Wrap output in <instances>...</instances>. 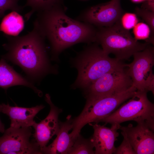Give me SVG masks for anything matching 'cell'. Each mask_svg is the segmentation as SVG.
Returning a JSON list of instances; mask_svg holds the SVG:
<instances>
[{
    "mask_svg": "<svg viewBox=\"0 0 154 154\" xmlns=\"http://www.w3.org/2000/svg\"><path fill=\"white\" fill-rule=\"evenodd\" d=\"M72 119L69 115L65 121H59V130L56 137L51 143L41 150L42 154H68L74 143L69 133L72 128Z\"/></svg>",
    "mask_w": 154,
    "mask_h": 154,
    "instance_id": "15",
    "label": "cell"
},
{
    "mask_svg": "<svg viewBox=\"0 0 154 154\" xmlns=\"http://www.w3.org/2000/svg\"><path fill=\"white\" fill-rule=\"evenodd\" d=\"M132 1L134 2L138 3L142 1H145L147 0H131Z\"/></svg>",
    "mask_w": 154,
    "mask_h": 154,
    "instance_id": "27",
    "label": "cell"
},
{
    "mask_svg": "<svg viewBox=\"0 0 154 154\" xmlns=\"http://www.w3.org/2000/svg\"><path fill=\"white\" fill-rule=\"evenodd\" d=\"M25 21L23 17L15 11L3 18L0 26V31L6 35L16 36L24 29Z\"/></svg>",
    "mask_w": 154,
    "mask_h": 154,
    "instance_id": "17",
    "label": "cell"
},
{
    "mask_svg": "<svg viewBox=\"0 0 154 154\" xmlns=\"http://www.w3.org/2000/svg\"><path fill=\"white\" fill-rule=\"evenodd\" d=\"M5 35L7 42L3 46L7 52L2 58L19 66L30 81L38 82L48 74L55 72L49 62L45 38L35 24L25 35Z\"/></svg>",
    "mask_w": 154,
    "mask_h": 154,
    "instance_id": "2",
    "label": "cell"
},
{
    "mask_svg": "<svg viewBox=\"0 0 154 154\" xmlns=\"http://www.w3.org/2000/svg\"><path fill=\"white\" fill-rule=\"evenodd\" d=\"M17 85L30 88L39 96L42 95V92L35 86L33 83L17 72L2 58L0 60V88L6 91L9 88Z\"/></svg>",
    "mask_w": 154,
    "mask_h": 154,
    "instance_id": "16",
    "label": "cell"
},
{
    "mask_svg": "<svg viewBox=\"0 0 154 154\" xmlns=\"http://www.w3.org/2000/svg\"><path fill=\"white\" fill-rule=\"evenodd\" d=\"M95 42L100 44L106 54H112L120 61L128 59L150 44L135 40L119 21L110 27H97Z\"/></svg>",
    "mask_w": 154,
    "mask_h": 154,
    "instance_id": "4",
    "label": "cell"
},
{
    "mask_svg": "<svg viewBox=\"0 0 154 154\" xmlns=\"http://www.w3.org/2000/svg\"><path fill=\"white\" fill-rule=\"evenodd\" d=\"M74 63L78 74L72 87L84 89L104 74L127 67V64L110 57L96 42L82 51Z\"/></svg>",
    "mask_w": 154,
    "mask_h": 154,
    "instance_id": "3",
    "label": "cell"
},
{
    "mask_svg": "<svg viewBox=\"0 0 154 154\" xmlns=\"http://www.w3.org/2000/svg\"><path fill=\"white\" fill-rule=\"evenodd\" d=\"M45 100L50 106L49 112L44 119L39 123L35 122L33 126L35 129L33 134L34 139L40 147L41 151L52 137L58 133L59 130L58 117L62 112L61 109L53 104L48 94H46Z\"/></svg>",
    "mask_w": 154,
    "mask_h": 154,
    "instance_id": "12",
    "label": "cell"
},
{
    "mask_svg": "<svg viewBox=\"0 0 154 154\" xmlns=\"http://www.w3.org/2000/svg\"><path fill=\"white\" fill-rule=\"evenodd\" d=\"M127 67L107 73L84 89L86 101L117 93L126 90L133 85L127 72Z\"/></svg>",
    "mask_w": 154,
    "mask_h": 154,
    "instance_id": "8",
    "label": "cell"
},
{
    "mask_svg": "<svg viewBox=\"0 0 154 154\" xmlns=\"http://www.w3.org/2000/svg\"><path fill=\"white\" fill-rule=\"evenodd\" d=\"M89 124L94 130V133L90 139L95 148V154H113L116 148L115 142L119 136L117 131L121 126L120 124H112L110 128L97 123Z\"/></svg>",
    "mask_w": 154,
    "mask_h": 154,
    "instance_id": "13",
    "label": "cell"
},
{
    "mask_svg": "<svg viewBox=\"0 0 154 154\" xmlns=\"http://www.w3.org/2000/svg\"><path fill=\"white\" fill-rule=\"evenodd\" d=\"M133 60L127 64V72L138 91L154 93V48L148 44L143 50L133 55Z\"/></svg>",
    "mask_w": 154,
    "mask_h": 154,
    "instance_id": "7",
    "label": "cell"
},
{
    "mask_svg": "<svg viewBox=\"0 0 154 154\" xmlns=\"http://www.w3.org/2000/svg\"><path fill=\"white\" fill-rule=\"evenodd\" d=\"M1 112V109L0 107V112ZM5 131L4 124L1 121L0 118V132L3 133Z\"/></svg>",
    "mask_w": 154,
    "mask_h": 154,
    "instance_id": "26",
    "label": "cell"
},
{
    "mask_svg": "<svg viewBox=\"0 0 154 154\" xmlns=\"http://www.w3.org/2000/svg\"><path fill=\"white\" fill-rule=\"evenodd\" d=\"M137 91L132 85L121 92L86 101L81 113L72 119V131L70 134L73 140L80 134L81 129L85 125L93 122H99L113 112L120 104L132 97Z\"/></svg>",
    "mask_w": 154,
    "mask_h": 154,
    "instance_id": "5",
    "label": "cell"
},
{
    "mask_svg": "<svg viewBox=\"0 0 154 154\" xmlns=\"http://www.w3.org/2000/svg\"><path fill=\"white\" fill-rule=\"evenodd\" d=\"M123 137V141L120 145L116 148L113 154H136L126 137L121 134Z\"/></svg>",
    "mask_w": 154,
    "mask_h": 154,
    "instance_id": "24",
    "label": "cell"
},
{
    "mask_svg": "<svg viewBox=\"0 0 154 154\" xmlns=\"http://www.w3.org/2000/svg\"><path fill=\"white\" fill-rule=\"evenodd\" d=\"M134 38L135 40H144L150 44H154V38L151 37V32L148 26L145 23H137L133 28Z\"/></svg>",
    "mask_w": 154,
    "mask_h": 154,
    "instance_id": "20",
    "label": "cell"
},
{
    "mask_svg": "<svg viewBox=\"0 0 154 154\" xmlns=\"http://www.w3.org/2000/svg\"><path fill=\"white\" fill-rule=\"evenodd\" d=\"M147 93L137 91L127 102L100 122L120 124L133 120L146 123L154 128V105L148 98Z\"/></svg>",
    "mask_w": 154,
    "mask_h": 154,
    "instance_id": "6",
    "label": "cell"
},
{
    "mask_svg": "<svg viewBox=\"0 0 154 154\" xmlns=\"http://www.w3.org/2000/svg\"><path fill=\"white\" fill-rule=\"evenodd\" d=\"M138 21L136 14L131 13H123L119 21L122 27L128 30L133 28L137 23Z\"/></svg>",
    "mask_w": 154,
    "mask_h": 154,
    "instance_id": "23",
    "label": "cell"
},
{
    "mask_svg": "<svg viewBox=\"0 0 154 154\" xmlns=\"http://www.w3.org/2000/svg\"><path fill=\"white\" fill-rule=\"evenodd\" d=\"M142 6V8L154 12V0H147Z\"/></svg>",
    "mask_w": 154,
    "mask_h": 154,
    "instance_id": "25",
    "label": "cell"
},
{
    "mask_svg": "<svg viewBox=\"0 0 154 154\" xmlns=\"http://www.w3.org/2000/svg\"><path fill=\"white\" fill-rule=\"evenodd\" d=\"M50 45L52 58L65 49L80 42H95L97 28L67 16L60 5L37 12L34 21Z\"/></svg>",
    "mask_w": 154,
    "mask_h": 154,
    "instance_id": "1",
    "label": "cell"
},
{
    "mask_svg": "<svg viewBox=\"0 0 154 154\" xmlns=\"http://www.w3.org/2000/svg\"><path fill=\"white\" fill-rule=\"evenodd\" d=\"M61 0H26L23 7H29L31 10L25 16V21L29 19L35 12H38L49 9L54 7L60 5Z\"/></svg>",
    "mask_w": 154,
    "mask_h": 154,
    "instance_id": "18",
    "label": "cell"
},
{
    "mask_svg": "<svg viewBox=\"0 0 154 154\" xmlns=\"http://www.w3.org/2000/svg\"><path fill=\"white\" fill-rule=\"evenodd\" d=\"M1 112L8 116L10 119V127L18 128L33 126L35 122L34 119L45 106L37 105L31 108L10 106L2 103L0 104Z\"/></svg>",
    "mask_w": 154,
    "mask_h": 154,
    "instance_id": "14",
    "label": "cell"
},
{
    "mask_svg": "<svg viewBox=\"0 0 154 154\" xmlns=\"http://www.w3.org/2000/svg\"><path fill=\"white\" fill-rule=\"evenodd\" d=\"M20 0H0V18L3 17L5 12L7 10L15 11L19 13L22 10L23 7L19 6Z\"/></svg>",
    "mask_w": 154,
    "mask_h": 154,
    "instance_id": "22",
    "label": "cell"
},
{
    "mask_svg": "<svg viewBox=\"0 0 154 154\" xmlns=\"http://www.w3.org/2000/svg\"><path fill=\"white\" fill-rule=\"evenodd\" d=\"M31 127L15 128L10 127L0 137V154H40V147L34 139Z\"/></svg>",
    "mask_w": 154,
    "mask_h": 154,
    "instance_id": "9",
    "label": "cell"
},
{
    "mask_svg": "<svg viewBox=\"0 0 154 154\" xmlns=\"http://www.w3.org/2000/svg\"><path fill=\"white\" fill-rule=\"evenodd\" d=\"M136 15L141 18L149 27L151 32V37L154 38V12L143 8L137 7L135 9Z\"/></svg>",
    "mask_w": 154,
    "mask_h": 154,
    "instance_id": "21",
    "label": "cell"
},
{
    "mask_svg": "<svg viewBox=\"0 0 154 154\" xmlns=\"http://www.w3.org/2000/svg\"><path fill=\"white\" fill-rule=\"evenodd\" d=\"M120 1L111 0L92 7L82 12L76 19L96 27L111 26L119 21L124 13Z\"/></svg>",
    "mask_w": 154,
    "mask_h": 154,
    "instance_id": "10",
    "label": "cell"
},
{
    "mask_svg": "<svg viewBox=\"0 0 154 154\" xmlns=\"http://www.w3.org/2000/svg\"><path fill=\"white\" fill-rule=\"evenodd\" d=\"M121 134L128 139L136 154L154 153V128L144 123H137L135 127L129 124L121 126Z\"/></svg>",
    "mask_w": 154,
    "mask_h": 154,
    "instance_id": "11",
    "label": "cell"
},
{
    "mask_svg": "<svg viewBox=\"0 0 154 154\" xmlns=\"http://www.w3.org/2000/svg\"><path fill=\"white\" fill-rule=\"evenodd\" d=\"M93 145L90 138H84L80 134L74 140L68 154H94Z\"/></svg>",
    "mask_w": 154,
    "mask_h": 154,
    "instance_id": "19",
    "label": "cell"
}]
</instances>
